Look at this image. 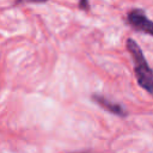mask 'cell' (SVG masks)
Listing matches in <instances>:
<instances>
[{
	"mask_svg": "<svg viewBox=\"0 0 153 153\" xmlns=\"http://www.w3.org/2000/svg\"><path fill=\"white\" fill-rule=\"evenodd\" d=\"M79 7L81 8V10H84V11H90V2L88 1H86V0H82V1H80L79 2Z\"/></svg>",
	"mask_w": 153,
	"mask_h": 153,
	"instance_id": "277c9868",
	"label": "cell"
},
{
	"mask_svg": "<svg viewBox=\"0 0 153 153\" xmlns=\"http://www.w3.org/2000/svg\"><path fill=\"white\" fill-rule=\"evenodd\" d=\"M91 99H92L94 103H97L100 108H103L104 110H106V111H109V112H111L112 115H116V116H118V117H126L127 114H128V112L124 110V108H123L120 103H115V102L108 99L106 97H104V96H102V94L93 93V94L91 96Z\"/></svg>",
	"mask_w": 153,
	"mask_h": 153,
	"instance_id": "3957f363",
	"label": "cell"
},
{
	"mask_svg": "<svg viewBox=\"0 0 153 153\" xmlns=\"http://www.w3.org/2000/svg\"><path fill=\"white\" fill-rule=\"evenodd\" d=\"M126 45L134 61V73L137 84L153 97V69L148 65L140 45L133 38H128Z\"/></svg>",
	"mask_w": 153,
	"mask_h": 153,
	"instance_id": "6da1fadb",
	"label": "cell"
},
{
	"mask_svg": "<svg viewBox=\"0 0 153 153\" xmlns=\"http://www.w3.org/2000/svg\"><path fill=\"white\" fill-rule=\"evenodd\" d=\"M127 23L135 31L153 36V22L146 16L142 8H131L127 13Z\"/></svg>",
	"mask_w": 153,
	"mask_h": 153,
	"instance_id": "7a4b0ae2",
	"label": "cell"
}]
</instances>
